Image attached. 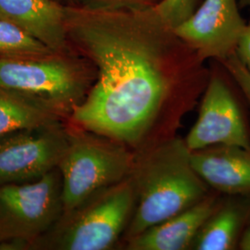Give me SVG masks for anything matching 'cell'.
Returning <instances> with one entry per match:
<instances>
[{
    "instance_id": "cell-2",
    "label": "cell",
    "mask_w": 250,
    "mask_h": 250,
    "mask_svg": "<svg viewBox=\"0 0 250 250\" xmlns=\"http://www.w3.org/2000/svg\"><path fill=\"white\" fill-rule=\"evenodd\" d=\"M131 177L136 200L129 239L197 204L208 193V186L193 168L191 151L181 139L161 144L134 162Z\"/></svg>"
},
{
    "instance_id": "cell-3",
    "label": "cell",
    "mask_w": 250,
    "mask_h": 250,
    "mask_svg": "<svg viewBox=\"0 0 250 250\" xmlns=\"http://www.w3.org/2000/svg\"><path fill=\"white\" fill-rule=\"evenodd\" d=\"M92 66L72 47L47 53L0 56V88L41 100L68 120L95 82Z\"/></svg>"
},
{
    "instance_id": "cell-24",
    "label": "cell",
    "mask_w": 250,
    "mask_h": 250,
    "mask_svg": "<svg viewBox=\"0 0 250 250\" xmlns=\"http://www.w3.org/2000/svg\"><path fill=\"white\" fill-rule=\"evenodd\" d=\"M0 241H1V240H0Z\"/></svg>"
},
{
    "instance_id": "cell-15",
    "label": "cell",
    "mask_w": 250,
    "mask_h": 250,
    "mask_svg": "<svg viewBox=\"0 0 250 250\" xmlns=\"http://www.w3.org/2000/svg\"><path fill=\"white\" fill-rule=\"evenodd\" d=\"M52 50L21 27L0 19V56L47 53Z\"/></svg>"
},
{
    "instance_id": "cell-6",
    "label": "cell",
    "mask_w": 250,
    "mask_h": 250,
    "mask_svg": "<svg viewBox=\"0 0 250 250\" xmlns=\"http://www.w3.org/2000/svg\"><path fill=\"white\" fill-rule=\"evenodd\" d=\"M63 214L60 170L41 178L0 187V240L35 241L48 232Z\"/></svg>"
},
{
    "instance_id": "cell-11",
    "label": "cell",
    "mask_w": 250,
    "mask_h": 250,
    "mask_svg": "<svg viewBox=\"0 0 250 250\" xmlns=\"http://www.w3.org/2000/svg\"><path fill=\"white\" fill-rule=\"evenodd\" d=\"M191 162L207 186L229 195H250V149L213 146L191 152Z\"/></svg>"
},
{
    "instance_id": "cell-23",
    "label": "cell",
    "mask_w": 250,
    "mask_h": 250,
    "mask_svg": "<svg viewBox=\"0 0 250 250\" xmlns=\"http://www.w3.org/2000/svg\"><path fill=\"white\" fill-rule=\"evenodd\" d=\"M54 1H57V2H60V3H62L63 0H54ZM63 4V3H62Z\"/></svg>"
},
{
    "instance_id": "cell-16",
    "label": "cell",
    "mask_w": 250,
    "mask_h": 250,
    "mask_svg": "<svg viewBox=\"0 0 250 250\" xmlns=\"http://www.w3.org/2000/svg\"><path fill=\"white\" fill-rule=\"evenodd\" d=\"M198 0H161L152 10L161 24L172 31L197 9Z\"/></svg>"
},
{
    "instance_id": "cell-13",
    "label": "cell",
    "mask_w": 250,
    "mask_h": 250,
    "mask_svg": "<svg viewBox=\"0 0 250 250\" xmlns=\"http://www.w3.org/2000/svg\"><path fill=\"white\" fill-rule=\"evenodd\" d=\"M65 120L41 100L0 88V136Z\"/></svg>"
},
{
    "instance_id": "cell-7",
    "label": "cell",
    "mask_w": 250,
    "mask_h": 250,
    "mask_svg": "<svg viewBox=\"0 0 250 250\" xmlns=\"http://www.w3.org/2000/svg\"><path fill=\"white\" fill-rule=\"evenodd\" d=\"M69 138L65 120L0 136V187L34 181L57 168Z\"/></svg>"
},
{
    "instance_id": "cell-4",
    "label": "cell",
    "mask_w": 250,
    "mask_h": 250,
    "mask_svg": "<svg viewBox=\"0 0 250 250\" xmlns=\"http://www.w3.org/2000/svg\"><path fill=\"white\" fill-rule=\"evenodd\" d=\"M131 175L68 214L32 242L30 250H107L119 240L135 207Z\"/></svg>"
},
{
    "instance_id": "cell-10",
    "label": "cell",
    "mask_w": 250,
    "mask_h": 250,
    "mask_svg": "<svg viewBox=\"0 0 250 250\" xmlns=\"http://www.w3.org/2000/svg\"><path fill=\"white\" fill-rule=\"evenodd\" d=\"M0 19L21 27L49 48L72 46L67 35L66 5L54 0H0Z\"/></svg>"
},
{
    "instance_id": "cell-5",
    "label": "cell",
    "mask_w": 250,
    "mask_h": 250,
    "mask_svg": "<svg viewBox=\"0 0 250 250\" xmlns=\"http://www.w3.org/2000/svg\"><path fill=\"white\" fill-rule=\"evenodd\" d=\"M75 128H70L69 144L58 165L62 182L63 214L129 177L134 165L125 144Z\"/></svg>"
},
{
    "instance_id": "cell-21",
    "label": "cell",
    "mask_w": 250,
    "mask_h": 250,
    "mask_svg": "<svg viewBox=\"0 0 250 250\" xmlns=\"http://www.w3.org/2000/svg\"><path fill=\"white\" fill-rule=\"evenodd\" d=\"M239 247L243 250H250V225L246 230V232L243 233L239 243Z\"/></svg>"
},
{
    "instance_id": "cell-18",
    "label": "cell",
    "mask_w": 250,
    "mask_h": 250,
    "mask_svg": "<svg viewBox=\"0 0 250 250\" xmlns=\"http://www.w3.org/2000/svg\"><path fill=\"white\" fill-rule=\"evenodd\" d=\"M225 70L240 88L250 105V72L241 62L236 54L233 53L222 62Z\"/></svg>"
},
{
    "instance_id": "cell-22",
    "label": "cell",
    "mask_w": 250,
    "mask_h": 250,
    "mask_svg": "<svg viewBox=\"0 0 250 250\" xmlns=\"http://www.w3.org/2000/svg\"><path fill=\"white\" fill-rule=\"evenodd\" d=\"M240 8H249L250 9V0H239Z\"/></svg>"
},
{
    "instance_id": "cell-8",
    "label": "cell",
    "mask_w": 250,
    "mask_h": 250,
    "mask_svg": "<svg viewBox=\"0 0 250 250\" xmlns=\"http://www.w3.org/2000/svg\"><path fill=\"white\" fill-rule=\"evenodd\" d=\"M246 25L239 0H203L194 13L171 32L200 59L222 62L235 53Z\"/></svg>"
},
{
    "instance_id": "cell-17",
    "label": "cell",
    "mask_w": 250,
    "mask_h": 250,
    "mask_svg": "<svg viewBox=\"0 0 250 250\" xmlns=\"http://www.w3.org/2000/svg\"><path fill=\"white\" fill-rule=\"evenodd\" d=\"M69 6L88 10H134L154 7L161 0H68Z\"/></svg>"
},
{
    "instance_id": "cell-9",
    "label": "cell",
    "mask_w": 250,
    "mask_h": 250,
    "mask_svg": "<svg viewBox=\"0 0 250 250\" xmlns=\"http://www.w3.org/2000/svg\"><path fill=\"white\" fill-rule=\"evenodd\" d=\"M190 151L213 146H236L250 149V137L240 107L226 81L220 75L209 80L197 123L185 139Z\"/></svg>"
},
{
    "instance_id": "cell-12",
    "label": "cell",
    "mask_w": 250,
    "mask_h": 250,
    "mask_svg": "<svg viewBox=\"0 0 250 250\" xmlns=\"http://www.w3.org/2000/svg\"><path fill=\"white\" fill-rule=\"evenodd\" d=\"M219 204L214 197H204L188 209L146 229L129 239L132 250H182L193 244L197 233Z\"/></svg>"
},
{
    "instance_id": "cell-1",
    "label": "cell",
    "mask_w": 250,
    "mask_h": 250,
    "mask_svg": "<svg viewBox=\"0 0 250 250\" xmlns=\"http://www.w3.org/2000/svg\"><path fill=\"white\" fill-rule=\"evenodd\" d=\"M69 43L97 69L85 99L68 121L74 127L134 145L159 114L170 87L172 32L152 8L88 10L66 5Z\"/></svg>"
},
{
    "instance_id": "cell-20",
    "label": "cell",
    "mask_w": 250,
    "mask_h": 250,
    "mask_svg": "<svg viewBox=\"0 0 250 250\" xmlns=\"http://www.w3.org/2000/svg\"><path fill=\"white\" fill-rule=\"evenodd\" d=\"M31 241L22 238H8L0 241V250H30Z\"/></svg>"
},
{
    "instance_id": "cell-19",
    "label": "cell",
    "mask_w": 250,
    "mask_h": 250,
    "mask_svg": "<svg viewBox=\"0 0 250 250\" xmlns=\"http://www.w3.org/2000/svg\"><path fill=\"white\" fill-rule=\"evenodd\" d=\"M235 54L250 72V21L247 22V25L243 31L236 46Z\"/></svg>"
},
{
    "instance_id": "cell-14",
    "label": "cell",
    "mask_w": 250,
    "mask_h": 250,
    "mask_svg": "<svg viewBox=\"0 0 250 250\" xmlns=\"http://www.w3.org/2000/svg\"><path fill=\"white\" fill-rule=\"evenodd\" d=\"M246 218L243 206L229 202L211 215L193 242L195 250H230L236 246Z\"/></svg>"
}]
</instances>
